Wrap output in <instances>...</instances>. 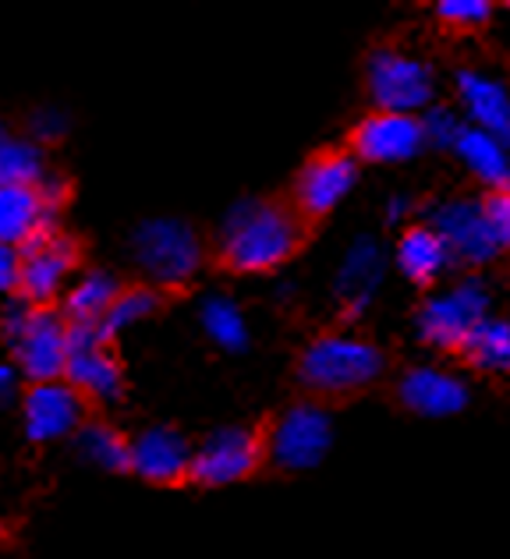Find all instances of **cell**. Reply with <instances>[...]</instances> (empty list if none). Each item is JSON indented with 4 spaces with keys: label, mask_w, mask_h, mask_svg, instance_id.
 Here are the masks:
<instances>
[{
    "label": "cell",
    "mask_w": 510,
    "mask_h": 559,
    "mask_svg": "<svg viewBox=\"0 0 510 559\" xmlns=\"http://www.w3.org/2000/svg\"><path fill=\"white\" fill-rule=\"evenodd\" d=\"M387 376V355L369 333H316L295 358V382L316 407H341L366 396Z\"/></svg>",
    "instance_id": "1"
},
{
    "label": "cell",
    "mask_w": 510,
    "mask_h": 559,
    "mask_svg": "<svg viewBox=\"0 0 510 559\" xmlns=\"http://www.w3.org/2000/svg\"><path fill=\"white\" fill-rule=\"evenodd\" d=\"M312 227L290 199H256L227 216L221 234V266L230 273H273L309 248Z\"/></svg>",
    "instance_id": "2"
},
{
    "label": "cell",
    "mask_w": 510,
    "mask_h": 559,
    "mask_svg": "<svg viewBox=\"0 0 510 559\" xmlns=\"http://www.w3.org/2000/svg\"><path fill=\"white\" fill-rule=\"evenodd\" d=\"M0 330L14 347L19 372L36 382H61L71 358V322L50 308L11 301L0 316Z\"/></svg>",
    "instance_id": "3"
},
{
    "label": "cell",
    "mask_w": 510,
    "mask_h": 559,
    "mask_svg": "<svg viewBox=\"0 0 510 559\" xmlns=\"http://www.w3.org/2000/svg\"><path fill=\"white\" fill-rule=\"evenodd\" d=\"M139 270L159 287H181L202 266V241L185 219H150L131 241Z\"/></svg>",
    "instance_id": "4"
},
{
    "label": "cell",
    "mask_w": 510,
    "mask_h": 559,
    "mask_svg": "<svg viewBox=\"0 0 510 559\" xmlns=\"http://www.w3.org/2000/svg\"><path fill=\"white\" fill-rule=\"evenodd\" d=\"M358 178V164L355 156L344 150V145H327V150H316L309 159L301 164V170L290 181V205L298 210V216L309 224L312 230L323 224L333 213L347 191H352Z\"/></svg>",
    "instance_id": "5"
},
{
    "label": "cell",
    "mask_w": 510,
    "mask_h": 559,
    "mask_svg": "<svg viewBox=\"0 0 510 559\" xmlns=\"http://www.w3.org/2000/svg\"><path fill=\"white\" fill-rule=\"evenodd\" d=\"M330 447V418L323 407L298 401L266 425V464L276 471H309Z\"/></svg>",
    "instance_id": "6"
},
{
    "label": "cell",
    "mask_w": 510,
    "mask_h": 559,
    "mask_svg": "<svg viewBox=\"0 0 510 559\" xmlns=\"http://www.w3.org/2000/svg\"><path fill=\"white\" fill-rule=\"evenodd\" d=\"M366 93L372 99V110L412 114L426 107L432 96V75L418 57L404 53L398 47H380L369 53L366 64Z\"/></svg>",
    "instance_id": "7"
},
{
    "label": "cell",
    "mask_w": 510,
    "mask_h": 559,
    "mask_svg": "<svg viewBox=\"0 0 510 559\" xmlns=\"http://www.w3.org/2000/svg\"><path fill=\"white\" fill-rule=\"evenodd\" d=\"M266 464V429H221L195 450L192 457V481L199 485H235L252 478Z\"/></svg>",
    "instance_id": "8"
},
{
    "label": "cell",
    "mask_w": 510,
    "mask_h": 559,
    "mask_svg": "<svg viewBox=\"0 0 510 559\" xmlns=\"http://www.w3.org/2000/svg\"><path fill=\"white\" fill-rule=\"evenodd\" d=\"M422 139H426V124L415 114L369 110L347 131L341 145L361 167V164H401V159L415 156Z\"/></svg>",
    "instance_id": "9"
},
{
    "label": "cell",
    "mask_w": 510,
    "mask_h": 559,
    "mask_svg": "<svg viewBox=\"0 0 510 559\" xmlns=\"http://www.w3.org/2000/svg\"><path fill=\"white\" fill-rule=\"evenodd\" d=\"M64 382H71L90 401H118L121 396V365L110 355V341L99 333V326H71V358Z\"/></svg>",
    "instance_id": "10"
},
{
    "label": "cell",
    "mask_w": 510,
    "mask_h": 559,
    "mask_svg": "<svg viewBox=\"0 0 510 559\" xmlns=\"http://www.w3.org/2000/svg\"><path fill=\"white\" fill-rule=\"evenodd\" d=\"M79 252L71 238L57 234L54 227L43 230L39 238H33L22 248V301H28L33 308L54 301L61 287L68 284L71 270H75Z\"/></svg>",
    "instance_id": "11"
},
{
    "label": "cell",
    "mask_w": 510,
    "mask_h": 559,
    "mask_svg": "<svg viewBox=\"0 0 510 559\" xmlns=\"http://www.w3.org/2000/svg\"><path fill=\"white\" fill-rule=\"evenodd\" d=\"M25 432L33 443H50L82 429L85 396L71 382H36L25 393Z\"/></svg>",
    "instance_id": "12"
},
{
    "label": "cell",
    "mask_w": 510,
    "mask_h": 559,
    "mask_svg": "<svg viewBox=\"0 0 510 559\" xmlns=\"http://www.w3.org/2000/svg\"><path fill=\"white\" fill-rule=\"evenodd\" d=\"M192 457L195 450L178 429L156 425L131 439V471L153 485H181L192 481Z\"/></svg>",
    "instance_id": "13"
},
{
    "label": "cell",
    "mask_w": 510,
    "mask_h": 559,
    "mask_svg": "<svg viewBox=\"0 0 510 559\" xmlns=\"http://www.w3.org/2000/svg\"><path fill=\"white\" fill-rule=\"evenodd\" d=\"M483 319H486L483 316V294L478 290H454L450 298L429 301L426 308H422L418 326H422V336H426L432 347L447 350V355H458L461 344L469 341Z\"/></svg>",
    "instance_id": "14"
},
{
    "label": "cell",
    "mask_w": 510,
    "mask_h": 559,
    "mask_svg": "<svg viewBox=\"0 0 510 559\" xmlns=\"http://www.w3.org/2000/svg\"><path fill=\"white\" fill-rule=\"evenodd\" d=\"M393 401H398V407L412 411V415L443 418V415H458L469 404V390L447 372L407 369L398 379V386H393Z\"/></svg>",
    "instance_id": "15"
},
{
    "label": "cell",
    "mask_w": 510,
    "mask_h": 559,
    "mask_svg": "<svg viewBox=\"0 0 510 559\" xmlns=\"http://www.w3.org/2000/svg\"><path fill=\"white\" fill-rule=\"evenodd\" d=\"M54 213L43 202L39 188L0 185V245L25 248L43 230H50Z\"/></svg>",
    "instance_id": "16"
},
{
    "label": "cell",
    "mask_w": 510,
    "mask_h": 559,
    "mask_svg": "<svg viewBox=\"0 0 510 559\" xmlns=\"http://www.w3.org/2000/svg\"><path fill=\"white\" fill-rule=\"evenodd\" d=\"M124 287L114 280L110 273H85L79 276L75 284H71L68 298H64V312H68V322L71 326H99V322L107 319V312L118 301V294Z\"/></svg>",
    "instance_id": "17"
},
{
    "label": "cell",
    "mask_w": 510,
    "mask_h": 559,
    "mask_svg": "<svg viewBox=\"0 0 510 559\" xmlns=\"http://www.w3.org/2000/svg\"><path fill=\"white\" fill-rule=\"evenodd\" d=\"M443 259H447V238L440 230L432 227H407L401 234V245H398V262L401 270L407 273V280L418 287H429L436 276L443 270Z\"/></svg>",
    "instance_id": "18"
},
{
    "label": "cell",
    "mask_w": 510,
    "mask_h": 559,
    "mask_svg": "<svg viewBox=\"0 0 510 559\" xmlns=\"http://www.w3.org/2000/svg\"><path fill=\"white\" fill-rule=\"evenodd\" d=\"M454 358L461 365H469V369H478V372L510 376V326L507 322L483 319L469 341L461 344V350Z\"/></svg>",
    "instance_id": "19"
},
{
    "label": "cell",
    "mask_w": 510,
    "mask_h": 559,
    "mask_svg": "<svg viewBox=\"0 0 510 559\" xmlns=\"http://www.w3.org/2000/svg\"><path fill=\"white\" fill-rule=\"evenodd\" d=\"M458 85H461L464 103H469V110L475 114V121L486 128V135L510 142V99L493 82L469 75V71H464Z\"/></svg>",
    "instance_id": "20"
},
{
    "label": "cell",
    "mask_w": 510,
    "mask_h": 559,
    "mask_svg": "<svg viewBox=\"0 0 510 559\" xmlns=\"http://www.w3.org/2000/svg\"><path fill=\"white\" fill-rule=\"evenodd\" d=\"M458 153L464 156V164L475 170L478 181H486L489 188H510V167L497 139H489L486 131H461Z\"/></svg>",
    "instance_id": "21"
},
{
    "label": "cell",
    "mask_w": 510,
    "mask_h": 559,
    "mask_svg": "<svg viewBox=\"0 0 510 559\" xmlns=\"http://www.w3.org/2000/svg\"><path fill=\"white\" fill-rule=\"evenodd\" d=\"M79 453L96 467L107 471H131V439H124L110 425H82L79 429Z\"/></svg>",
    "instance_id": "22"
},
{
    "label": "cell",
    "mask_w": 510,
    "mask_h": 559,
    "mask_svg": "<svg viewBox=\"0 0 510 559\" xmlns=\"http://www.w3.org/2000/svg\"><path fill=\"white\" fill-rule=\"evenodd\" d=\"M47 174H43V156L33 142L11 139L8 131L0 135V185L36 188Z\"/></svg>",
    "instance_id": "23"
},
{
    "label": "cell",
    "mask_w": 510,
    "mask_h": 559,
    "mask_svg": "<svg viewBox=\"0 0 510 559\" xmlns=\"http://www.w3.org/2000/svg\"><path fill=\"white\" fill-rule=\"evenodd\" d=\"M156 305H159V298L153 287H124L118 294V301H114V308L107 312V319L99 322V333H104L107 341H114L121 330L135 326V322H142L145 316H153Z\"/></svg>",
    "instance_id": "24"
},
{
    "label": "cell",
    "mask_w": 510,
    "mask_h": 559,
    "mask_svg": "<svg viewBox=\"0 0 510 559\" xmlns=\"http://www.w3.org/2000/svg\"><path fill=\"white\" fill-rule=\"evenodd\" d=\"M493 4L486 0H443L436 4V22L450 36H475L493 22Z\"/></svg>",
    "instance_id": "25"
},
{
    "label": "cell",
    "mask_w": 510,
    "mask_h": 559,
    "mask_svg": "<svg viewBox=\"0 0 510 559\" xmlns=\"http://www.w3.org/2000/svg\"><path fill=\"white\" fill-rule=\"evenodd\" d=\"M202 326L210 330V336L216 344L230 347V350L245 347V341H249V333H245V319L230 301H210L206 308H202Z\"/></svg>",
    "instance_id": "26"
},
{
    "label": "cell",
    "mask_w": 510,
    "mask_h": 559,
    "mask_svg": "<svg viewBox=\"0 0 510 559\" xmlns=\"http://www.w3.org/2000/svg\"><path fill=\"white\" fill-rule=\"evenodd\" d=\"M478 213H483L500 248L510 245V188H486V195L478 199Z\"/></svg>",
    "instance_id": "27"
},
{
    "label": "cell",
    "mask_w": 510,
    "mask_h": 559,
    "mask_svg": "<svg viewBox=\"0 0 510 559\" xmlns=\"http://www.w3.org/2000/svg\"><path fill=\"white\" fill-rule=\"evenodd\" d=\"M22 284V252L11 245H0V294Z\"/></svg>",
    "instance_id": "28"
},
{
    "label": "cell",
    "mask_w": 510,
    "mask_h": 559,
    "mask_svg": "<svg viewBox=\"0 0 510 559\" xmlns=\"http://www.w3.org/2000/svg\"><path fill=\"white\" fill-rule=\"evenodd\" d=\"M36 188H39L43 202H47V210H50V213H57V205L64 202V181H61V178H43Z\"/></svg>",
    "instance_id": "29"
},
{
    "label": "cell",
    "mask_w": 510,
    "mask_h": 559,
    "mask_svg": "<svg viewBox=\"0 0 510 559\" xmlns=\"http://www.w3.org/2000/svg\"><path fill=\"white\" fill-rule=\"evenodd\" d=\"M14 382H19V369H11V365H0V401L14 393Z\"/></svg>",
    "instance_id": "30"
},
{
    "label": "cell",
    "mask_w": 510,
    "mask_h": 559,
    "mask_svg": "<svg viewBox=\"0 0 510 559\" xmlns=\"http://www.w3.org/2000/svg\"><path fill=\"white\" fill-rule=\"evenodd\" d=\"M36 124H39V135H57V117L54 114H39Z\"/></svg>",
    "instance_id": "31"
},
{
    "label": "cell",
    "mask_w": 510,
    "mask_h": 559,
    "mask_svg": "<svg viewBox=\"0 0 510 559\" xmlns=\"http://www.w3.org/2000/svg\"><path fill=\"white\" fill-rule=\"evenodd\" d=\"M0 135H4V128H0Z\"/></svg>",
    "instance_id": "32"
},
{
    "label": "cell",
    "mask_w": 510,
    "mask_h": 559,
    "mask_svg": "<svg viewBox=\"0 0 510 559\" xmlns=\"http://www.w3.org/2000/svg\"><path fill=\"white\" fill-rule=\"evenodd\" d=\"M507 11H510V4H507Z\"/></svg>",
    "instance_id": "33"
}]
</instances>
